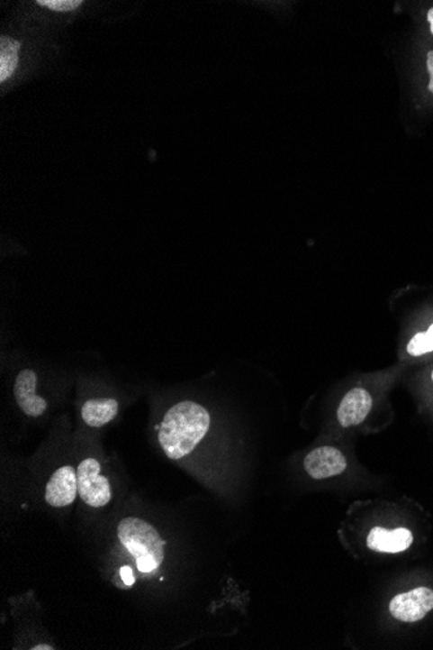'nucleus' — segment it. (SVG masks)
Wrapping results in <instances>:
<instances>
[{"mask_svg": "<svg viewBox=\"0 0 433 650\" xmlns=\"http://www.w3.org/2000/svg\"><path fill=\"white\" fill-rule=\"evenodd\" d=\"M211 415L202 404L179 401L164 413L158 425V442L165 456L172 461L190 457L211 428Z\"/></svg>", "mask_w": 433, "mask_h": 650, "instance_id": "f257e3e1", "label": "nucleus"}, {"mask_svg": "<svg viewBox=\"0 0 433 650\" xmlns=\"http://www.w3.org/2000/svg\"><path fill=\"white\" fill-rule=\"evenodd\" d=\"M117 536L126 551L134 555L140 572L149 574L163 563L165 543L151 523L126 517L117 526Z\"/></svg>", "mask_w": 433, "mask_h": 650, "instance_id": "f03ea898", "label": "nucleus"}, {"mask_svg": "<svg viewBox=\"0 0 433 650\" xmlns=\"http://www.w3.org/2000/svg\"><path fill=\"white\" fill-rule=\"evenodd\" d=\"M78 493L91 508H103L112 500V487L102 462L94 456H85L77 463Z\"/></svg>", "mask_w": 433, "mask_h": 650, "instance_id": "7ed1b4c3", "label": "nucleus"}, {"mask_svg": "<svg viewBox=\"0 0 433 650\" xmlns=\"http://www.w3.org/2000/svg\"><path fill=\"white\" fill-rule=\"evenodd\" d=\"M14 398L20 412L31 419L42 418L49 412L50 403L40 395V374L33 368L19 371L14 380Z\"/></svg>", "mask_w": 433, "mask_h": 650, "instance_id": "20e7f679", "label": "nucleus"}, {"mask_svg": "<svg viewBox=\"0 0 433 650\" xmlns=\"http://www.w3.org/2000/svg\"><path fill=\"white\" fill-rule=\"evenodd\" d=\"M433 610V590L418 587L409 592L400 593L392 599L390 611L394 619L405 623L422 620Z\"/></svg>", "mask_w": 433, "mask_h": 650, "instance_id": "39448f33", "label": "nucleus"}, {"mask_svg": "<svg viewBox=\"0 0 433 650\" xmlns=\"http://www.w3.org/2000/svg\"><path fill=\"white\" fill-rule=\"evenodd\" d=\"M78 495L77 466L63 465L55 470L50 477L44 490L47 504L54 508H66L76 501Z\"/></svg>", "mask_w": 433, "mask_h": 650, "instance_id": "423d86ee", "label": "nucleus"}, {"mask_svg": "<svg viewBox=\"0 0 433 650\" xmlns=\"http://www.w3.org/2000/svg\"><path fill=\"white\" fill-rule=\"evenodd\" d=\"M346 456L340 449L320 447L311 451L303 461V468L315 481L327 480L341 474L347 469Z\"/></svg>", "mask_w": 433, "mask_h": 650, "instance_id": "0eeeda50", "label": "nucleus"}, {"mask_svg": "<svg viewBox=\"0 0 433 650\" xmlns=\"http://www.w3.org/2000/svg\"><path fill=\"white\" fill-rule=\"evenodd\" d=\"M121 404L116 398H90L81 404V421L88 428H103L112 424L120 415Z\"/></svg>", "mask_w": 433, "mask_h": 650, "instance_id": "6e6552de", "label": "nucleus"}, {"mask_svg": "<svg viewBox=\"0 0 433 650\" xmlns=\"http://www.w3.org/2000/svg\"><path fill=\"white\" fill-rule=\"evenodd\" d=\"M414 536L408 528L387 530L384 527H374L367 536V546L379 554H401L410 548Z\"/></svg>", "mask_w": 433, "mask_h": 650, "instance_id": "1a4fd4ad", "label": "nucleus"}, {"mask_svg": "<svg viewBox=\"0 0 433 650\" xmlns=\"http://www.w3.org/2000/svg\"><path fill=\"white\" fill-rule=\"evenodd\" d=\"M373 407V398L366 389H355L344 396L338 409V419L343 427H353L366 419Z\"/></svg>", "mask_w": 433, "mask_h": 650, "instance_id": "9d476101", "label": "nucleus"}, {"mask_svg": "<svg viewBox=\"0 0 433 650\" xmlns=\"http://www.w3.org/2000/svg\"><path fill=\"white\" fill-rule=\"evenodd\" d=\"M20 43L12 38L0 40V82L5 84L11 78L19 64Z\"/></svg>", "mask_w": 433, "mask_h": 650, "instance_id": "9b49d317", "label": "nucleus"}, {"mask_svg": "<svg viewBox=\"0 0 433 650\" xmlns=\"http://www.w3.org/2000/svg\"><path fill=\"white\" fill-rule=\"evenodd\" d=\"M406 350L412 357H419L433 352V324L428 327V330L412 336Z\"/></svg>", "mask_w": 433, "mask_h": 650, "instance_id": "f8f14e48", "label": "nucleus"}, {"mask_svg": "<svg viewBox=\"0 0 433 650\" xmlns=\"http://www.w3.org/2000/svg\"><path fill=\"white\" fill-rule=\"evenodd\" d=\"M37 5L51 11L72 12L81 7L82 2L79 0H38Z\"/></svg>", "mask_w": 433, "mask_h": 650, "instance_id": "ddd939ff", "label": "nucleus"}, {"mask_svg": "<svg viewBox=\"0 0 433 650\" xmlns=\"http://www.w3.org/2000/svg\"><path fill=\"white\" fill-rule=\"evenodd\" d=\"M120 572L121 576H122L123 583H125L126 586H132V584H134V572H132L131 566H123L122 569L120 570Z\"/></svg>", "mask_w": 433, "mask_h": 650, "instance_id": "4468645a", "label": "nucleus"}, {"mask_svg": "<svg viewBox=\"0 0 433 650\" xmlns=\"http://www.w3.org/2000/svg\"><path fill=\"white\" fill-rule=\"evenodd\" d=\"M427 68H428L429 73V91L433 94V51H429L427 55Z\"/></svg>", "mask_w": 433, "mask_h": 650, "instance_id": "2eb2a0df", "label": "nucleus"}, {"mask_svg": "<svg viewBox=\"0 0 433 650\" xmlns=\"http://www.w3.org/2000/svg\"><path fill=\"white\" fill-rule=\"evenodd\" d=\"M427 19H428L429 23V29H431V32L433 34V8L429 10L428 14H427Z\"/></svg>", "mask_w": 433, "mask_h": 650, "instance_id": "dca6fc26", "label": "nucleus"}, {"mask_svg": "<svg viewBox=\"0 0 433 650\" xmlns=\"http://www.w3.org/2000/svg\"><path fill=\"white\" fill-rule=\"evenodd\" d=\"M33 649H35V650H37V649H46V650H49V649H50V650H51V649H54V648H52L51 645H46V644H44V645H37V646H34Z\"/></svg>", "mask_w": 433, "mask_h": 650, "instance_id": "f3484780", "label": "nucleus"}, {"mask_svg": "<svg viewBox=\"0 0 433 650\" xmlns=\"http://www.w3.org/2000/svg\"><path fill=\"white\" fill-rule=\"evenodd\" d=\"M432 380H433V371H432Z\"/></svg>", "mask_w": 433, "mask_h": 650, "instance_id": "a211bd4d", "label": "nucleus"}]
</instances>
